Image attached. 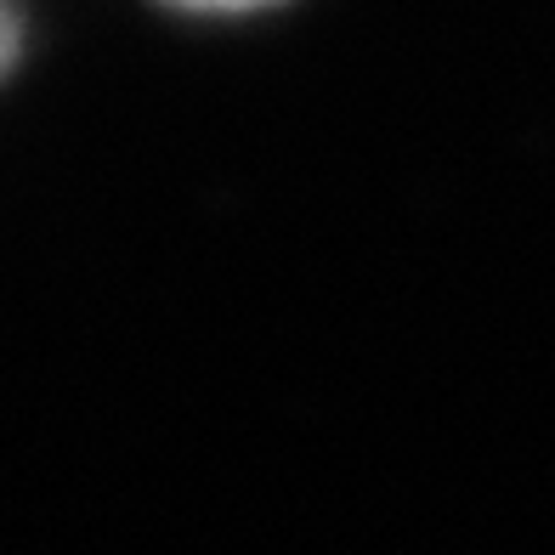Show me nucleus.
I'll return each mask as SVG.
<instances>
[{
	"mask_svg": "<svg viewBox=\"0 0 555 555\" xmlns=\"http://www.w3.org/2000/svg\"><path fill=\"white\" fill-rule=\"evenodd\" d=\"M165 7H182V12H261V7H278V0H165Z\"/></svg>",
	"mask_w": 555,
	"mask_h": 555,
	"instance_id": "obj_1",
	"label": "nucleus"
},
{
	"mask_svg": "<svg viewBox=\"0 0 555 555\" xmlns=\"http://www.w3.org/2000/svg\"><path fill=\"white\" fill-rule=\"evenodd\" d=\"M17 52H23V17H17V7H7V68L17 63Z\"/></svg>",
	"mask_w": 555,
	"mask_h": 555,
	"instance_id": "obj_2",
	"label": "nucleus"
}]
</instances>
